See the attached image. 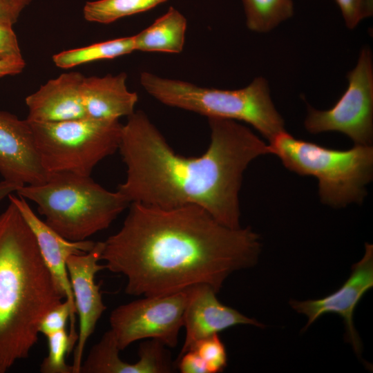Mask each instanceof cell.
<instances>
[{"mask_svg":"<svg viewBox=\"0 0 373 373\" xmlns=\"http://www.w3.org/2000/svg\"><path fill=\"white\" fill-rule=\"evenodd\" d=\"M128 207L101 256L106 269L126 277L127 294L161 296L201 284L218 293L230 274L258 262L260 236L249 227H226L195 205Z\"/></svg>","mask_w":373,"mask_h":373,"instance_id":"cell-1","label":"cell"},{"mask_svg":"<svg viewBox=\"0 0 373 373\" xmlns=\"http://www.w3.org/2000/svg\"><path fill=\"white\" fill-rule=\"evenodd\" d=\"M127 117L118 149L126 175L117 190L130 204L195 205L226 227H241L243 174L254 159L272 154L269 144L237 121L211 117L207 151L199 157H184L173 150L143 111Z\"/></svg>","mask_w":373,"mask_h":373,"instance_id":"cell-2","label":"cell"},{"mask_svg":"<svg viewBox=\"0 0 373 373\" xmlns=\"http://www.w3.org/2000/svg\"><path fill=\"white\" fill-rule=\"evenodd\" d=\"M64 299L32 231L10 201L0 214V373L29 357L41 318Z\"/></svg>","mask_w":373,"mask_h":373,"instance_id":"cell-3","label":"cell"},{"mask_svg":"<svg viewBox=\"0 0 373 373\" xmlns=\"http://www.w3.org/2000/svg\"><path fill=\"white\" fill-rule=\"evenodd\" d=\"M18 195L35 202L44 222L63 238L82 241L109 227L130 203L90 176L50 173L41 184L23 185Z\"/></svg>","mask_w":373,"mask_h":373,"instance_id":"cell-4","label":"cell"},{"mask_svg":"<svg viewBox=\"0 0 373 373\" xmlns=\"http://www.w3.org/2000/svg\"><path fill=\"white\" fill-rule=\"evenodd\" d=\"M140 83L150 95L165 105L208 118L245 122L269 142L285 131L284 119L271 100L267 81L263 77H256L246 87L236 90L202 87L149 72L141 73Z\"/></svg>","mask_w":373,"mask_h":373,"instance_id":"cell-5","label":"cell"},{"mask_svg":"<svg viewBox=\"0 0 373 373\" xmlns=\"http://www.w3.org/2000/svg\"><path fill=\"white\" fill-rule=\"evenodd\" d=\"M272 154L289 171L316 177L323 204L341 208L361 203L373 175V148L354 144L348 150L329 149L295 138L286 131L269 142Z\"/></svg>","mask_w":373,"mask_h":373,"instance_id":"cell-6","label":"cell"},{"mask_svg":"<svg viewBox=\"0 0 373 373\" xmlns=\"http://www.w3.org/2000/svg\"><path fill=\"white\" fill-rule=\"evenodd\" d=\"M28 122L41 162L48 174L90 176L98 163L118 150L123 127L119 119L90 117Z\"/></svg>","mask_w":373,"mask_h":373,"instance_id":"cell-7","label":"cell"},{"mask_svg":"<svg viewBox=\"0 0 373 373\" xmlns=\"http://www.w3.org/2000/svg\"><path fill=\"white\" fill-rule=\"evenodd\" d=\"M348 86L330 109L318 111L307 105L304 125L314 134L340 132L354 144L371 145L373 138V64L370 49L361 50L357 64L347 74Z\"/></svg>","mask_w":373,"mask_h":373,"instance_id":"cell-8","label":"cell"},{"mask_svg":"<svg viewBox=\"0 0 373 373\" xmlns=\"http://www.w3.org/2000/svg\"><path fill=\"white\" fill-rule=\"evenodd\" d=\"M188 289L161 296L143 298L121 305L111 313V330L120 351L135 341L156 339L173 348L184 325Z\"/></svg>","mask_w":373,"mask_h":373,"instance_id":"cell-9","label":"cell"},{"mask_svg":"<svg viewBox=\"0 0 373 373\" xmlns=\"http://www.w3.org/2000/svg\"><path fill=\"white\" fill-rule=\"evenodd\" d=\"M372 287L373 245L366 242L363 258L353 265L349 278L339 289L323 298L303 301L291 300L289 304L298 313L307 316L303 331L326 314L338 315L343 321L347 341L360 356L362 343L354 327V313L363 295Z\"/></svg>","mask_w":373,"mask_h":373,"instance_id":"cell-10","label":"cell"},{"mask_svg":"<svg viewBox=\"0 0 373 373\" xmlns=\"http://www.w3.org/2000/svg\"><path fill=\"white\" fill-rule=\"evenodd\" d=\"M103 247V242H96L91 250L82 254L71 255L66 262L79 322L78 339L74 347L73 373H79L86 344L106 309L99 287L95 281L96 274L106 269L104 265L99 263Z\"/></svg>","mask_w":373,"mask_h":373,"instance_id":"cell-11","label":"cell"},{"mask_svg":"<svg viewBox=\"0 0 373 373\" xmlns=\"http://www.w3.org/2000/svg\"><path fill=\"white\" fill-rule=\"evenodd\" d=\"M0 174L21 186L41 184L50 175L41 162L29 122L1 110Z\"/></svg>","mask_w":373,"mask_h":373,"instance_id":"cell-12","label":"cell"},{"mask_svg":"<svg viewBox=\"0 0 373 373\" xmlns=\"http://www.w3.org/2000/svg\"><path fill=\"white\" fill-rule=\"evenodd\" d=\"M217 292L207 285L188 289V300L184 314L185 338L179 356L193 350L201 340L238 325L258 327L265 325L236 309L221 303Z\"/></svg>","mask_w":373,"mask_h":373,"instance_id":"cell-13","label":"cell"},{"mask_svg":"<svg viewBox=\"0 0 373 373\" xmlns=\"http://www.w3.org/2000/svg\"><path fill=\"white\" fill-rule=\"evenodd\" d=\"M21 212L32 231L42 258L64 298L76 313L73 294L70 283L66 262L71 255L85 254L93 249L95 242L68 240L41 220L31 209L26 199L12 194L8 195Z\"/></svg>","mask_w":373,"mask_h":373,"instance_id":"cell-14","label":"cell"},{"mask_svg":"<svg viewBox=\"0 0 373 373\" xmlns=\"http://www.w3.org/2000/svg\"><path fill=\"white\" fill-rule=\"evenodd\" d=\"M162 343L150 339L140 344L135 363L119 358L120 351L111 329L90 349L79 373H169L174 370L169 350Z\"/></svg>","mask_w":373,"mask_h":373,"instance_id":"cell-15","label":"cell"},{"mask_svg":"<svg viewBox=\"0 0 373 373\" xmlns=\"http://www.w3.org/2000/svg\"><path fill=\"white\" fill-rule=\"evenodd\" d=\"M84 76L72 71L41 86L25 99L31 122H56L86 117L82 100Z\"/></svg>","mask_w":373,"mask_h":373,"instance_id":"cell-16","label":"cell"},{"mask_svg":"<svg viewBox=\"0 0 373 373\" xmlns=\"http://www.w3.org/2000/svg\"><path fill=\"white\" fill-rule=\"evenodd\" d=\"M126 80V73L84 77L81 95L86 117L119 119L133 113L138 95L128 89Z\"/></svg>","mask_w":373,"mask_h":373,"instance_id":"cell-17","label":"cell"},{"mask_svg":"<svg viewBox=\"0 0 373 373\" xmlns=\"http://www.w3.org/2000/svg\"><path fill=\"white\" fill-rule=\"evenodd\" d=\"M186 27L185 17L170 7L151 25L134 35L135 50L180 53L184 48Z\"/></svg>","mask_w":373,"mask_h":373,"instance_id":"cell-18","label":"cell"},{"mask_svg":"<svg viewBox=\"0 0 373 373\" xmlns=\"http://www.w3.org/2000/svg\"><path fill=\"white\" fill-rule=\"evenodd\" d=\"M135 50L133 35L64 50L53 55L52 61L57 67L70 68L95 61L114 59Z\"/></svg>","mask_w":373,"mask_h":373,"instance_id":"cell-19","label":"cell"},{"mask_svg":"<svg viewBox=\"0 0 373 373\" xmlns=\"http://www.w3.org/2000/svg\"><path fill=\"white\" fill-rule=\"evenodd\" d=\"M246 24L254 32H267L294 14L292 0H242Z\"/></svg>","mask_w":373,"mask_h":373,"instance_id":"cell-20","label":"cell"},{"mask_svg":"<svg viewBox=\"0 0 373 373\" xmlns=\"http://www.w3.org/2000/svg\"><path fill=\"white\" fill-rule=\"evenodd\" d=\"M167 0H97L87 1L83 8L84 19L90 22L108 24L149 10Z\"/></svg>","mask_w":373,"mask_h":373,"instance_id":"cell-21","label":"cell"},{"mask_svg":"<svg viewBox=\"0 0 373 373\" xmlns=\"http://www.w3.org/2000/svg\"><path fill=\"white\" fill-rule=\"evenodd\" d=\"M48 344V356L40 365L42 373H73L72 365L66 362V355L74 349L68 332L66 329L46 336Z\"/></svg>","mask_w":373,"mask_h":373,"instance_id":"cell-22","label":"cell"},{"mask_svg":"<svg viewBox=\"0 0 373 373\" xmlns=\"http://www.w3.org/2000/svg\"><path fill=\"white\" fill-rule=\"evenodd\" d=\"M75 316L69 302L64 299L61 303L48 311L41 318L39 332L47 336L59 331L66 329L67 322L70 321L69 336L74 347L78 339L75 331Z\"/></svg>","mask_w":373,"mask_h":373,"instance_id":"cell-23","label":"cell"},{"mask_svg":"<svg viewBox=\"0 0 373 373\" xmlns=\"http://www.w3.org/2000/svg\"><path fill=\"white\" fill-rule=\"evenodd\" d=\"M204 361L207 373L222 372L227 364L225 347L218 336L212 335L199 341L194 349Z\"/></svg>","mask_w":373,"mask_h":373,"instance_id":"cell-24","label":"cell"},{"mask_svg":"<svg viewBox=\"0 0 373 373\" xmlns=\"http://www.w3.org/2000/svg\"><path fill=\"white\" fill-rule=\"evenodd\" d=\"M346 26L354 28L363 19L373 14V0H335Z\"/></svg>","mask_w":373,"mask_h":373,"instance_id":"cell-25","label":"cell"},{"mask_svg":"<svg viewBox=\"0 0 373 373\" xmlns=\"http://www.w3.org/2000/svg\"><path fill=\"white\" fill-rule=\"evenodd\" d=\"M23 59L12 26L0 23V59Z\"/></svg>","mask_w":373,"mask_h":373,"instance_id":"cell-26","label":"cell"},{"mask_svg":"<svg viewBox=\"0 0 373 373\" xmlns=\"http://www.w3.org/2000/svg\"><path fill=\"white\" fill-rule=\"evenodd\" d=\"M178 367L182 373H207L204 361L195 350L178 356Z\"/></svg>","mask_w":373,"mask_h":373,"instance_id":"cell-27","label":"cell"},{"mask_svg":"<svg viewBox=\"0 0 373 373\" xmlns=\"http://www.w3.org/2000/svg\"><path fill=\"white\" fill-rule=\"evenodd\" d=\"M26 66L23 59L1 60L0 59V78L15 75L23 71Z\"/></svg>","mask_w":373,"mask_h":373,"instance_id":"cell-28","label":"cell"},{"mask_svg":"<svg viewBox=\"0 0 373 373\" xmlns=\"http://www.w3.org/2000/svg\"><path fill=\"white\" fill-rule=\"evenodd\" d=\"M20 14L7 0H0V23L13 26Z\"/></svg>","mask_w":373,"mask_h":373,"instance_id":"cell-29","label":"cell"},{"mask_svg":"<svg viewBox=\"0 0 373 373\" xmlns=\"http://www.w3.org/2000/svg\"><path fill=\"white\" fill-rule=\"evenodd\" d=\"M21 185L8 182L4 180L0 182V202L13 192H16Z\"/></svg>","mask_w":373,"mask_h":373,"instance_id":"cell-30","label":"cell"},{"mask_svg":"<svg viewBox=\"0 0 373 373\" xmlns=\"http://www.w3.org/2000/svg\"><path fill=\"white\" fill-rule=\"evenodd\" d=\"M16 11L21 14V11L28 6L32 0H7Z\"/></svg>","mask_w":373,"mask_h":373,"instance_id":"cell-31","label":"cell"}]
</instances>
